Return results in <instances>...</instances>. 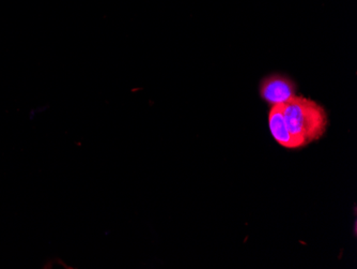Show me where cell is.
I'll return each mask as SVG.
<instances>
[{
  "instance_id": "3957f363",
  "label": "cell",
  "mask_w": 357,
  "mask_h": 269,
  "mask_svg": "<svg viewBox=\"0 0 357 269\" xmlns=\"http://www.w3.org/2000/svg\"><path fill=\"white\" fill-rule=\"evenodd\" d=\"M268 126H270L273 138L282 147L288 148V150L304 147L305 144L294 138L289 131L288 126L284 122L282 104V106H272L270 114H268Z\"/></svg>"
},
{
  "instance_id": "6da1fadb",
  "label": "cell",
  "mask_w": 357,
  "mask_h": 269,
  "mask_svg": "<svg viewBox=\"0 0 357 269\" xmlns=\"http://www.w3.org/2000/svg\"><path fill=\"white\" fill-rule=\"evenodd\" d=\"M284 122L289 131L305 146L318 140L328 128V114L320 104L303 96H294L282 104Z\"/></svg>"
},
{
  "instance_id": "7a4b0ae2",
  "label": "cell",
  "mask_w": 357,
  "mask_h": 269,
  "mask_svg": "<svg viewBox=\"0 0 357 269\" xmlns=\"http://www.w3.org/2000/svg\"><path fill=\"white\" fill-rule=\"evenodd\" d=\"M260 96L271 106H282L296 96V86L288 76L272 74L260 84Z\"/></svg>"
}]
</instances>
